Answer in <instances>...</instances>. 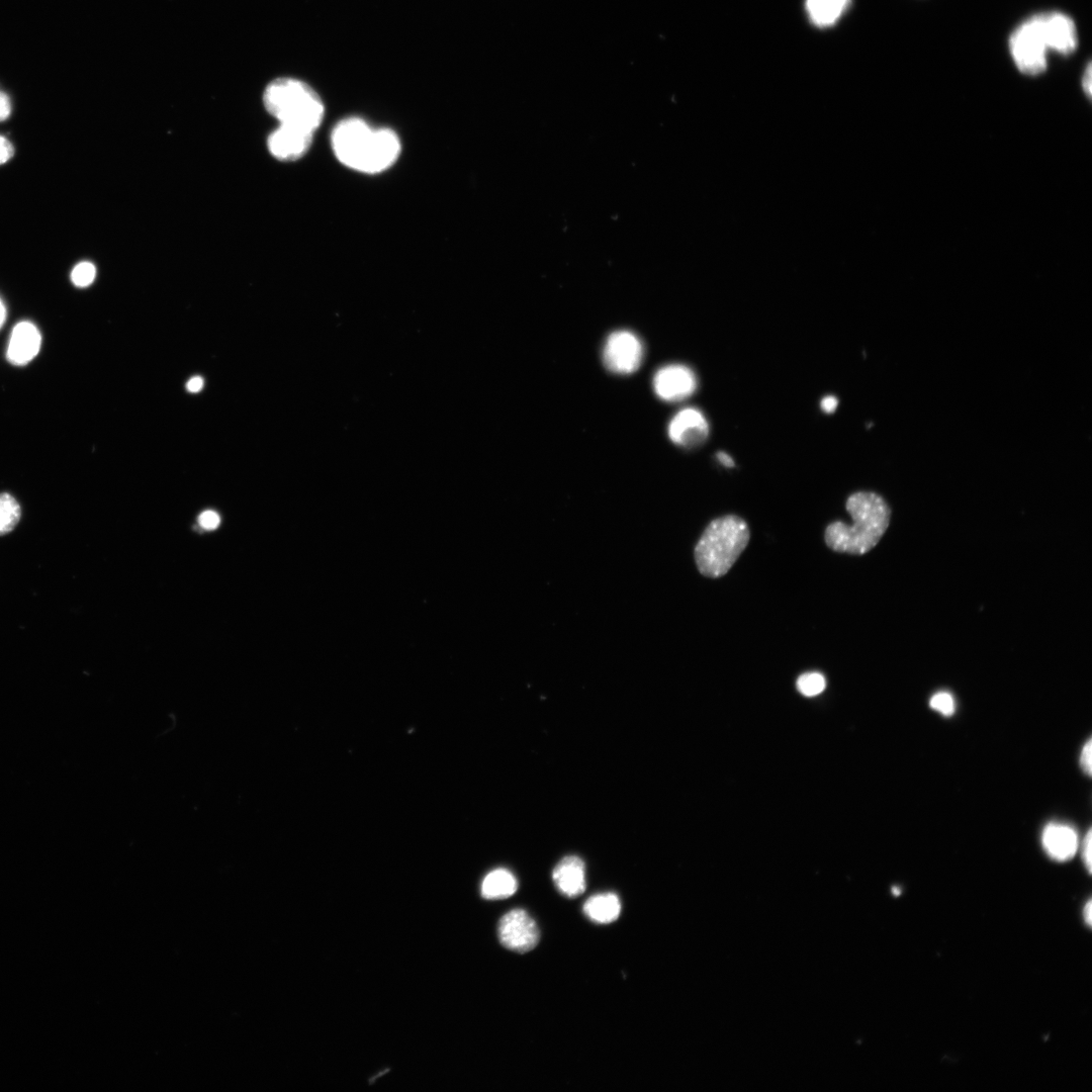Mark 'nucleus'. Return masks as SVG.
Segmentation results:
<instances>
[{
  "mask_svg": "<svg viewBox=\"0 0 1092 1092\" xmlns=\"http://www.w3.org/2000/svg\"><path fill=\"white\" fill-rule=\"evenodd\" d=\"M332 147L342 164L368 174L389 168L400 153V143L393 130L373 128L358 117L337 123L332 132Z\"/></svg>",
  "mask_w": 1092,
  "mask_h": 1092,
  "instance_id": "f257e3e1",
  "label": "nucleus"
},
{
  "mask_svg": "<svg viewBox=\"0 0 1092 1092\" xmlns=\"http://www.w3.org/2000/svg\"><path fill=\"white\" fill-rule=\"evenodd\" d=\"M845 509L853 523H830L824 532L825 543L835 552L863 555L879 543L888 529L890 508L878 493L857 491L848 496Z\"/></svg>",
  "mask_w": 1092,
  "mask_h": 1092,
  "instance_id": "f03ea898",
  "label": "nucleus"
},
{
  "mask_svg": "<svg viewBox=\"0 0 1092 1092\" xmlns=\"http://www.w3.org/2000/svg\"><path fill=\"white\" fill-rule=\"evenodd\" d=\"M750 532L736 515L712 520L695 546V562L700 573L718 578L725 575L746 548Z\"/></svg>",
  "mask_w": 1092,
  "mask_h": 1092,
  "instance_id": "7ed1b4c3",
  "label": "nucleus"
},
{
  "mask_svg": "<svg viewBox=\"0 0 1092 1092\" xmlns=\"http://www.w3.org/2000/svg\"><path fill=\"white\" fill-rule=\"evenodd\" d=\"M266 110L280 124H287L314 132L324 117V103L317 93L306 83L294 78H277L270 82L263 94Z\"/></svg>",
  "mask_w": 1092,
  "mask_h": 1092,
  "instance_id": "20e7f679",
  "label": "nucleus"
},
{
  "mask_svg": "<svg viewBox=\"0 0 1092 1092\" xmlns=\"http://www.w3.org/2000/svg\"><path fill=\"white\" fill-rule=\"evenodd\" d=\"M1009 48L1012 59L1020 72L1037 75L1046 69L1049 49L1033 17L1021 23L1012 32Z\"/></svg>",
  "mask_w": 1092,
  "mask_h": 1092,
  "instance_id": "39448f33",
  "label": "nucleus"
},
{
  "mask_svg": "<svg viewBox=\"0 0 1092 1092\" xmlns=\"http://www.w3.org/2000/svg\"><path fill=\"white\" fill-rule=\"evenodd\" d=\"M644 348L636 334L626 330L611 333L603 347V363L615 374H631L642 363Z\"/></svg>",
  "mask_w": 1092,
  "mask_h": 1092,
  "instance_id": "423d86ee",
  "label": "nucleus"
},
{
  "mask_svg": "<svg viewBox=\"0 0 1092 1092\" xmlns=\"http://www.w3.org/2000/svg\"><path fill=\"white\" fill-rule=\"evenodd\" d=\"M497 934L505 947L520 953L534 949L540 939L535 920L524 909L506 913L498 922Z\"/></svg>",
  "mask_w": 1092,
  "mask_h": 1092,
  "instance_id": "0eeeda50",
  "label": "nucleus"
},
{
  "mask_svg": "<svg viewBox=\"0 0 1092 1092\" xmlns=\"http://www.w3.org/2000/svg\"><path fill=\"white\" fill-rule=\"evenodd\" d=\"M653 388L656 395L664 401H680L695 392L697 377L686 365H665L656 371L653 377Z\"/></svg>",
  "mask_w": 1092,
  "mask_h": 1092,
  "instance_id": "6e6552de",
  "label": "nucleus"
},
{
  "mask_svg": "<svg viewBox=\"0 0 1092 1092\" xmlns=\"http://www.w3.org/2000/svg\"><path fill=\"white\" fill-rule=\"evenodd\" d=\"M1049 50L1069 55L1077 48L1074 21L1061 12H1045L1032 16Z\"/></svg>",
  "mask_w": 1092,
  "mask_h": 1092,
  "instance_id": "1a4fd4ad",
  "label": "nucleus"
},
{
  "mask_svg": "<svg viewBox=\"0 0 1092 1092\" xmlns=\"http://www.w3.org/2000/svg\"><path fill=\"white\" fill-rule=\"evenodd\" d=\"M667 434L675 445L693 448L707 439L709 424L701 411L696 407H686L677 412L670 420Z\"/></svg>",
  "mask_w": 1092,
  "mask_h": 1092,
  "instance_id": "9d476101",
  "label": "nucleus"
},
{
  "mask_svg": "<svg viewBox=\"0 0 1092 1092\" xmlns=\"http://www.w3.org/2000/svg\"><path fill=\"white\" fill-rule=\"evenodd\" d=\"M313 132L280 124L268 138L269 152L280 161H294L303 156L312 143Z\"/></svg>",
  "mask_w": 1092,
  "mask_h": 1092,
  "instance_id": "9b49d317",
  "label": "nucleus"
},
{
  "mask_svg": "<svg viewBox=\"0 0 1092 1092\" xmlns=\"http://www.w3.org/2000/svg\"><path fill=\"white\" fill-rule=\"evenodd\" d=\"M40 345L41 336L35 325L19 322L11 331L6 358L13 365H26L38 354Z\"/></svg>",
  "mask_w": 1092,
  "mask_h": 1092,
  "instance_id": "f8f14e48",
  "label": "nucleus"
},
{
  "mask_svg": "<svg viewBox=\"0 0 1092 1092\" xmlns=\"http://www.w3.org/2000/svg\"><path fill=\"white\" fill-rule=\"evenodd\" d=\"M1041 841L1048 855L1057 861L1071 859L1078 849V835L1069 825L1050 823L1042 831Z\"/></svg>",
  "mask_w": 1092,
  "mask_h": 1092,
  "instance_id": "ddd939ff",
  "label": "nucleus"
},
{
  "mask_svg": "<svg viewBox=\"0 0 1092 1092\" xmlns=\"http://www.w3.org/2000/svg\"><path fill=\"white\" fill-rule=\"evenodd\" d=\"M552 879L562 895L575 898L585 890L584 862L578 856H565L554 868Z\"/></svg>",
  "mask_w": 1092,
  "mask_h": 1092,
  "instance_id": "4468645a",
  "label": "nucleus"
},
{
  "mask_svg": "<svg viewBox=\"0 0 1092 1092\" xmlns=\"http://www.w3.org/2000/svg\"><path fill=\"white\" fill-rule=\"evenodd\" d=\"M583 913L596 923L614 922L621 913L620 899L614 893L594 895L584 902Z\"/></svg>",
  "mask_w": 1092,
  "mask_h": 1092,
  "instance_id": "2eb2a0df",
  "label": "nucleus"
},
{
  "mask_svg": "<svg viewBox=\"0 0 1092 1092\" xmlns=\"http://www.w3.org/2000/svg\"><path fill=\"white\" fill-rule=\"evenodd\" d=\"M850 0H806V11L813 24L819 27L833 25L846 11Z\"/></svg>",
  "mask_w": 1092,
  "mask_h": 1092,
  "instance_id": "dca6fc26",
  "label": "nucleus"
},
{
  "mask_svg": "<svg viewBox=\"0 0 1092 1092\" xmlns=\"http://www.w3.org/2000/svg\"><path fill=\"white\" fill-rule=\"evenodd\" d=\"M518 881L507 869H495L481 883V896L488 900L508 898L516 893Z\"/></svg>",
  "mask_w": 1092,
  "mask_h": 1092,
  "instance_id": "f3484780",
  "label": "nucleus"
},
{
  "mask_svg": "<svg viewBox=\"0 0 1092 1092\" xmlns=\"http://www.w3.org/2000/svg\"><path fill=\"white\" fill-rule=\"evenodd\" d=\"M21 518V508L16 498L8 492L0 493V536L10 533Z\"/></svg>",
  "mask_w": 1092,
  "mask_h": 1092,
  "instance_id": "a211bd4d",
  "label": "nucleus"
},
{
  "mask_svg": "<svg viewBox=\"0 0 1092 1092\" xmlns=\"http://www.w3.org/2000/svg\"><path fill=\"white\" fill-rule=\"evenodd\" d=\"M796 686L802 695L813 697L824 691L826 680L824 675L820 672H805L798 677Z\"/></svg>",
  "mask_w": 1092,
  "mask_h": 1092,
  "instance_id": "6ab92c4d",
  "label": "nucleus"
},
{
  "mask_svg": "<svg viewBox=\"0 0 1092 1092\" xmlns=\"http://www.w3.org/2000/svg\"><path fill=\"white\" fill-rule=\"evenodd\" d=\"M95 266L87 261L77 264L71 272V280L77 287H87L95 279Z\"/></svg>",
  "mask_w": 1092,
  "mask_h": 1092,
  "instance_id": "aec40b11",
  "label": "nucleus"
},
{
  "mask_svg": "<svg viewBox=\"0 0 1092 1092\" xmlns=\"http://www.w3.org/2000/svg\"><path fill=\"white\" fill-rule=\"evenodd\" d=\"M929 706L943 716H950L954 712V700L947 692L934 694L929 701Z\"/></svg>",
  "mask_w": 1092,
  "mask_h": 1092,
  "instance_id": "412c9836",
  "label": "nucleus"
},
{
  "mask_svg": "<svg viewBox=\"0 0 1092 1092\" xmlns=\"http://www.w3.org/2000/svg\"><path fill=\"white\" fill-rule=\"evenodd\" d=\"M199 525L205 530H214L220 523V518L214 511H205L198 518Z\"/></svg>",
  "mask_w": 1092,
  "mask_h": 1092,
  "instance_id": "4be33fe9",
  "label": "nucleus"
},
{
  "mask_svg": "<svg viewBox=\"0 0 1092 1092\" xmlns=\"http://www.w3.org/2000/svg\"><path fill=\"white\" fill-rule=\"evenodd\" d=\"M1091 746H1092L1091 739H1088L1086 741V743L1084 744V746H1083V748L1081 750V754H1080L1081 768L1083 769V771L1088 777L1091 776V770H1092V765H1091V752H1092V750H1091Z\"/></svg>",
  "mask_w": 1092,
  "mask_h": 1092,
  "instance_id": "5701e85b",
  "label": "nucleus"
},
{
  "mask_svg": "<svg viewBox=\"0 0 1092 1092\" xmlns=\"http://www.w3.org/2000/svg\"><path fill=\"white\" fill-rule=\"evenodd\" d=\"M1091 843H1092V833H1091V830L1089 829L1087 831V833H1086V836L1084 837L1083 847H1082L1083 861H1084V864H1085V867H1086L1089 874L1091 873V866H1092V861H1091V848H1092V846H1091Z\"/></svg>",
  "mask_w": 1092,
  "mask_h": 1092,
  "instance_id": "b1692460",
  "label": "nucleus"
},
{
  "mask_svg": "<svg viewBox=\"0 0 1092 1092\" xmlns=\"http://www.w3.org/2000/svg\"><path fill=\"white\" fill-rule=\"evenodd\" d=\"M14 155V149L12 144L4 136L0 135V165L6 163Z\"/></svg>",
  "mask_w": 1092,
  "mask_h": 1092,
  "instance_id": "393cba45",
  "label": "nucleus"
},
{
  "mask_svg": "<svg viewBox=\"0 0 1092 1092\" xmlns=\"http://www.w3.org/2000/svg\"><path fill=\"white\" fill-rule=\"evenodd\" d=\"M11 112L10 98L0 90V121L7 119Z\"/></svg>",
  "mask_w": 1092,
  "mask_h": 1092,
  "instance_id": "a878e982",
  "label": "nucleus"
},
{
  "mask_svg": "<svg viewBox=\"0 0 1092 1092\" xmlns=\"http://www.w3.org/2000/svg\"><path fill=\"white\" fill-rule=\"evenodd\" d=\"M838 405V399L834 395H827L821 399L820 406L824 413H833Z\"/></svg>",
  "mask_w": 1092,
  "mask_h": 1092,
  "instance_id": "bb28decb",
  "label": "nucleus"
},
{
  "mask_svg": "<svg viewBox=\"0 0 1092 1092\" xmlns=\"http://www.w3.org/2000/svg\"><path fill=\"white\" fill-rule=\"evenodd\" d=\"M1091 75H1092L1091 64L1089 63L1087 68L1084 71V75H1083V79H1082V87H1083V89H1084V91H1085V93L1087 94L1088 97L1091 96V90H1092V86H1091L1092 76Z\"/></svg>",
  "mask_w": 1092,
  "mask_h": 1092,
  "instance_id": "cd10ccee",
  "label": "nucleus"
},
{
  "mask_svg": "<svg viewBox=\"0 0 1092 1092\" xmlns=\"http://www.w3.org/2000/svg\"><path fill=\"white\" fill-rule=\"evenodd\" d=\"M203 387V379L200 376H194L187 382L186 388L189 392H198Z\"/></svg>",
  "mask_w": 1092,
  "mask_h": 1092,
  "instance_id": "c85d7f7f",
  "label": "nucleus"
},
{
  "mask_svg": "<svg viewBox=\"0 0 1092 1092\" xmlns=\"http://www.w3.org/2000/svg\"><path fill=\"white\" fill-rule=\"evenodd\" d=\"M716 457H717L718 461L722 465H724L725 467L729 468V467H734V465H735L734 460L732 459V457L729 454H727L726 452H723V451L717 452Z\"/></svg>",
  "mask_w": 1092,
  "mask_h": 1092,
  "instance_id": "c756f323",
  "label": "nucleus"
},
{
  "mask_svg": "<svg viewBox=\"0 0 1092 1092\" xmlns=\"http://www.w3.org/2000/svg\"><path fill=\"white\" fill-rule=\"evenodd\" d=\"M1083 914H1084V921H1085V923H1086V924H1087L1088 926H1091V921H1092V918H1091V916H1092V905H1091V901H1090V900H1089V901H1088V902L1086 903V905L1084 906V911H1083Z\"/></svg>",
  "mask_w": 1092,
  "mask_h": 1092,
  "instance_id": "7c9ffc66",
  "label": "nucleus"
},
{
  "mask_svg": "<svg viewBox=\"0 0 1092 1092\" xmlns=\"http://www.w3.org/2000/svg\"><path fill=\"white\" fill-rule=\"evenodd\" d=\"M6 318V308L2 300L0 299V328L3 326Z\"/></svg>",
  "mask_w": 1092,
  "mask_h": 1092,
  "instance_id": "2f4dec72",
  "label": "nucleus"
}]
</instances>
